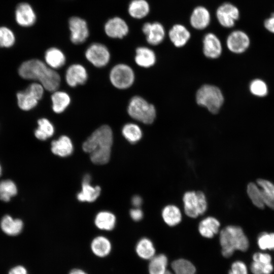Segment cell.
Returning a JSON list of instances; mask_svg holds the SVG:
<instances>
[{
  "mask_svg": "<svg viewBox=\"0 0 274 274\" xmlns=\"http://www.w3.org/2000/svg\"><path fill=\"white\" fill-rule=\"evenodd\" d=\"M219 221L214 217H208L199 223L198 230L200 234L206 238H212L219 231Z\"/></svg>",
  "mask_w": 274,
  "mask_h": 274,
  "instance_id": "obj_22",
  "label": "cell"
},
{
  "mask_svg": "<svg viewBox=\"0 0 274 274\" xmlns=\"http://www.w3.org/2000/svg\"><path fill=\"white\" fill-rule=\"evenodd\" d=\"M251 93L258 97H263L268 93V88L266 83L260 79L253 80L249 86Z\"/></svg>",
  "mask_w": 274,
  "mask_h": 274,
  "instance_id": "obj_41",
  "label": "cell"
},
{
  "mask_svg": "<svg viewBox=\"0 0 274 274\" xmlns=\"http://www.w3.org/2000/svg\"><path fill=\"white\" fill-rule=\"evenodd\" d=\"M110 80L112 85L120 89L130 87L134 81V74L128 65L118 64L114 66L110 73Z\"/></svg>",
  "mask_w": 274,
  "mask_h": 274,
  "instance_id": "obj_7",
  "label": "cell"
},
{
  "mask_svg": "<svg viewBox=\"0 0 274 274\" xmlns=\"http://www.w3.org/2000/svg\"><path fill=\"white\" fill-rule=\"evenodd\" d=\"M143 202L142 198L139 195L133 196L131 199V203L135 208H139L141 207Z\"/></svg>",
  "mask_w": 274,
  "mask_h": 274,
  "instance_id": "obj_48",
  "label": "cell"
},
{
  "mask_svg": "<svg viewBox=\"0 0 274 274\" xmlns=\"http://www.w3.org/2000/svg\"><path fill=\"white\" fill-rule=\"evenodd\" d=\"M47 64L52 68L57 69L65 63V57L63 53L56 48L48 49L45 54Z\"/></svg>",
  "mask_w": 274,
  "mask_h": 274,
  "instance_id": "obj_23",
  "label": "cell"
},
{
  "mask_svg": "<svg viewBox=\"0 0 274 274\" xmlns=\"http://www.w3.org/2000/svg\"><path fill=\"white\" fill-rule=\"evenodd\" d=\"M87 59L97 67L106 66L110 59L108 48L103 44L93 43L90 45L85 52Z\"/></svg>",
  "mask_w": 274,
  "mask_h": 274,
  "instance_id": "obj_9",
  "label": "cell"
},
{
  "mask_svg": "<svg viewBox=\"0 0 274 274\" xmlns=\"http://www.w3.org/2000/svg\"><path fill=\"white\" fill-rule=\"evenodd\" d=\"M1 174H2V168L0 165V176L1 175Z\"/></svg>",
  "mask_w": 274,
  "mask_h": 274,
  "instance_id": "obj_51",
  "label": "cell"
},
{
  "mask_svg": "<svg viewBox=\"0 0 274 274\" xmlns=\"http://www.w3.org/2000/svg\"><path fill=\"white\" fill-rule=\"evenodd\" d=\"M211 22V15L204 7L199 6L195 7L190 16L191 25L196 29L202 30L207 28Z\"/></svg>",
  "mask_w": 274,
  "mask_h": 274,
  "instance_id": "obj_18",
  "label": "cell"
},
{
  "mask_svg": "<svg viewBox=\"0 0 274 274\" xmlns=\"http://www.w3.org/2000/svg\"><path fill=\"white\" fill-rule=\"evenodd\" d=\"M257 245L263 251L274 250V233H261L257 238Z\"/></svg>",
  "mask_w": 274,
  "mask_h": 274,
  "instance_id": "obj_40",
  "label": "cell"
},
{
  "mask_svg": "<svg viewBox=\"0 0 274 274\" xmlns=\"http://www.w3.org/2000/svg\"><path fill=\"white\" fill-rule=\"evenodd\" d=\"M44 93V87L39 83L31 84L23 92L17 94L18 105L20 109L24 111L34 108L41 99Z\"/></svg>",
  "mask_w": 274,
  "mask_h": 274,
  "instance_id": "obj_8",
  "label": "cell"
},
{
  "mask_svg": "<svg viewBox=\"0 0 274 274\" xmlns=\"http://www.w3.org/2000/svg\"><path fill=\"white\" fill-rule=\"evenodd\" d=\"M94 223L96 227L100 229L111 230L115 227L116 217L110 212H100L96 215Z\"/></svg>",
  "mask_w": 274,
  "mask_h": 274,
  "instance_id": "obj_29",
  "label": "cell"
},
{
  "mask_svg": "<svg viewBox=\"0 0 274 274\" xmlns=\"http://www.w3.org/2000/svg\"><path fill=\"white\" fill-rule=\"evenodd\" d=\"M162 217L165 223L169 226H174L182 220L181 211L175 205L165 206L162 211Z\"/></svg>",
  "mask_w": 274,
  "mask_h": 274,
  "instance_id": "obj_27",
  "label": "cell"
},
{
  "mask_svg": "<svg viewBox=\"0 0 274 274\" xmlns=\"http://www.w3.org/2000/svg\"><path fill=\"white\" fill-rule=\"evenodd\" d=\"M127 112L132 119L145 124H152L156 116L154 106L139 96H134L131 98Z\"/></svg>",
  "mask_w": 274,
  "mask_h": 274,
  "instance_id": "obj_5",
  "label": "cell"
},
{
  "mask_svg": "<svg viewBox=\"0 0 274 274\" xmlns=\"http://www.w3.org/2000/svg\"><path fill=\"white\" fill-rule=\"evenodd\" d=\"M173 272L171 274H195L196 269L194 265L189 260L179 259L171 264Z\"/></svg>",
  "mask_w": 274,
  "mask_h": 274,
  "instance_id": "obj_36",
  "label": "cell"
},
{
  "mask_svg": "<svg viewBox=\"0 0 274 274\" xmlns=\"http://www.w3.org/2000/svg\"><path fill=\"white\" fill-rule=\"evenodd\" d=\"M222 254L225 257L231 256L235 250L247 251L249 242L242 228L229 225L223 229L220 233Z\"/></svg>",
  "mask_w": 274,
  "mask_h": 274,
  "instance_id": "obj_3",
  "label": "cell"
},
{
  "mask_svg": "<svg viewBox=\"0 0 274 274\" xmlns=\"http://www.w3.org/2000/svg\"><path fill=\"white\" fill-rule=\"evenodd\" d=\"M131 218L135 221H139L143 217V211L139 208H135L130 211Z\"/></svg>",
  "mask_w": 274,
  "mask_h": 274,
  "instance_id": "obj_45",
  "label": "cell"
},
{
  "mask_svg": "<svg viewBox=\"0 0 274 274\" xmlns=\"http://www.w3.org/2000/svg\"><path fill=\"white\" fill-rule=\"evenodd\" d=\"M69 274H87L86 272L82 269L75 268L72 269Z\"/></svg>",
  "mask_w": 274,
  "mask_h": 274,
  "instance_id": "obj_49",
  "label": "cell"
},
{
  "mask_svg": "<svg viewBox=\"0 0 274 274\" xmlns=\"http://www.w3.org/2000/svg\"><path fill=\"white\" fill-rule=\"evenodd\" d=\"M149 12L150 6L146 0H133L128 7L129 14L136 19H142L146 17Z\"/></svg>",
  "mask_w": 274,
  "mask_h": 274,
  "instance_id": "obj_28",
  "label": "cell"
},
{
  "mask_svg": "<svg viewBox=\"0 0 274 274\" xmlns=\"http://www.w3.org/2000/svg\"><path fill=\"white\" fill-rule=\"evenodd\" d=\"M273 270L272 263L263 264L253 261L250 266V270L253 274H271Z\"/></svg>",
  "mask_w": 274,
  "mask_h": 274,
  "instance_id": "obj_42",
  "label": "cell"
},
{
  "mask_svg": "<svg viewBox=\"0 0 274 274\" xmlns=\"http://www.w3.org/2000/svg\"><path fill=\"white\" fill-rule=\"evenodd\" d=\"M228 274H248L247 266L242 261H235L232 263Z\"/></svg>",
  "mask_w": 274,
  "mask_h": 274,
  "instance_id": "obj_43",
  "label": "cell"
},
{
  "mask_svg": "<svg viewBox=\"0 0 274 274\" xmlns=\"http://www.w3.org/2000/svg\"><path fill=\"white\" fill-rule=\"evenodd\" d=\"M88 78L85 68L79 64H74L70 66L65 73V80L67 84L74 87L78 85L84 84Z\"/></svg>",
  "mask_w": 274,
  "mask_h": 274,
  "instance_id": "obj_17",
  "label": "cell"
},
{
  "mask_svg": "<svg viewBox=\"0 0 274 274\" xmlns=\"http://www.w3.org/2000/svg\"><path fill=\"white\" fill-rule=\"evenodd\" d=\"M224 101L221 90L218 87L204 84L201 86L196 93V101L199 106L203 107L212 114H217Z\"/></svg>",
  "mask_w": 274,
  "mask_h": 274,
  "instance_id": "obj_4",
  "label": "cell"
},
{
  "mask_svg": "<svg viewBox=\"0 0 274 274\" xmlns=\"http://www.w3.org/2000/svg\"><path fill=\"white\" fill-rule=\"evenodd\" d=\"M52 109L56 113H61L68 106L71 102L69 95L63 91H55L51 95Z\"/></svg>",
  "mask_w": 274,
  "mask_h": 274,
  "instance_id": "obj_32",
  "label": "cell"
},
{
  "mask_svg": "<svg viewBox=\"0 0 274 274\" xmlns=\"http://www.w3.org/2000/svg\"><path fill=\"white\" fill-rule=\"evenodd\" d=\"M105 31L112 38L122 39L128 32V27L122 18L115 17L109 19L105 25Z\"/></svg>",
  "mask_w": 274,
  "mask_h": 274,
  "instance_id": "obj_16",
  "label": "cell"
},
{
  "mask_svg": "<svg viewBox=\"0 0 274 274\" xmlns=\"http://www.w3.org/2000/svg\"><path fill=\"white\" fill-rule=\"evenodd\" d=\"M1 227L7 234L16 235L21 232L23 228V222L20 219H14L9 215H6L1 220Z\"/></svg>",
  "mask_w": 274,
  "mask_h": 274,
  "instance_id": "obj_25",
  "label": "cell"
},
{
  "mask_svg": "<svg viewBox=\"0 0 274 274\" xmlns=\"http://www.w3.org/2000/svg\"><path fill=\"white\" fill-rule=\"evenodd\" d=\"M135 61L140 66L150 67L156 62V57L155 52L146 47H138L136 49Z\"/></svg>",
  "mask_w": 274,
  "mask_h": 274,
  "instance_id": "obj_21",
  "label": "cell"
},
{
  "mask_svg": "<svg viewBox=\"0 0 274 274\" xmlns=\"http://www.w3.org/2000/svg\"><path fill=\"white\" fill-rule=\"evenodd\" d=\"M184 212L188 217L195 218L202 215L207 209L204 194L200 191L186 192L183 198Z\"/></svg>",
  "mask_w": 274,
  "mask_h": 274,
  "instance_id": "obj_6",
  "label": "cell"
},
{
  "mask_svg": "<svg viewBox=\"0 0 274 274\" xmlns=\"http://www.w3.org/2000/svg\"><path fill=\"white\" fill-rule=\"evenodd\" d=\"M99 186H92L90 183L82 182V190L77 194V198L80 201L91 202L95 201L100 193Z\"/></svg>",
  "mask_w": 274,
  "mask_h": 274,
  "instance_id": "obj_31",
  "label": "cell"
},
{
  "mask_svg": "<svg viewBox=\"0 0 274 274\" xmlns=\"http://www.w3.org/2000/svg\"><path fill=\"white\" fill-rule=\"evenodd\" d=\"M135 251L138 255L143 259L150 260L155 256V249L152 241L142 238L137 243Z\"/></svg>",
  "mask_w": 274,
  "mask_h": 274,
  "instance_id": "obj_30",
  "label": "cell"
},
{
  "mask_svg": "<svg viewBox=\"0 0 274 274\" xmlns=\"http://www.w3.org/2000/svg\"><path fill=\"white\" fill-rule=\"evenodd\" d=\"M15 41V33L10 28L6 26H0V47H11Z\"/></svg>",
  "mask_w": 274,
  "mask_h": 274,
  "instance_id": "obj_39",
  "label": "cell"
},
{
  "mask_svg": "<svg viewBox=\"0 0 274 274\" xmlns=\"http://www.w3.org/2000/svg\"><path fill=\"white\" fill-rule=\"evenodd\" d=\"M71 40L75 44L84 43L89 36L86 21L78 17H72L69 20Z\"/></svg>",
  "mask_w": 274,
  "mask_h": 274,
  "instance_id": "obj_13",
  "label": "cell"
},
{
  "mask_svg": "<svg viewBox=\"0 0 274 274\" xmlns=\"http://www.w3.org/2000/svg\"><path fill=\"white\" fill-rule=\"evenodd\" d=\"M218 21L225 28L233 27L239 17V11L234 5L225 3L221 5L216 12Z\"/></svg>",
  "mask_w": 274,
  "mask_h": 274,
  "instance_id": "obj_10",
  "label": "cell"
},
{
  "mask_svg": "<svg viewBox=\"0 0 274 274\" xmlns=\"http://www.w3.org/2000/svg\"><path fill=\"white\" fill-rule=\"evenodd\" d=\"M257 184L261 189L265 206L274 210V184L263 179H259Z\"/></svg>",
  "mask_w": 274,
  "mask_h": 274,
  "instance_id": "obj_24",
  "label": "cell"
},
{
  "mask_svg": "<svg viewBox=\"0 0 274 274\" xmlns=\"http://www.w3.org/2000/svg\"><path fill=\"white\" fill-rule=\"evenodd\" d=\"M91 177L89 175L86 174L83 177V183H90Z\"/></svg>",
  "mask_w": 274,
  "mask_h": 274,
  "instance_id": "obj_50",
  "label": "cell"
},
{
  "mask_svg": "<svg viewBox=\"0 0 274 274\" xmlns=\"http://www.w3.org/2000/svg\"><path fill=\"white\" fill-rule=\"evenodd\" d=\"M113 142V132L107 125L96 129L83 143L84 152L90 153L91 161L96 164H105L110 158Z\"/></svg>",
  "mask_w": 274,
  "mask_h": 274,
  "instance_id": "obj_1",
  "label": "cell"
},
{
  "mask_svg": "<svg viewBox=\"0 0 274 274\" xmlns=\"http://www.w3.org/2000/svg\"><path fill=\"white\" fill-rule=\"evenodd\" d=\"M168 37L174 44L178 48L185 46L191 37V34L188 29L183 25L175 24L168 31Z\"/></svg>",
  "mask_w": 274,
  "mask_h": 274,
  "instance_id": "obj_19",
  "label": "cell"
},
{
  "mask_svg": "<svg viewBox=\"0 0 274 274\" xmlns=\"http://www.w3.org/2000/svg\"><path fill=\"white\" fill-rule=\"evenodd\" d=\"M264 26L269 31L274 33V13L264 21Z\"/></svg>",
  "mask_w": 274,
  "mask_h": 274,
  "instance_id": "obj_46",
  "label": "cell"
},
{
  "mask_svg": "<svg viewBox=\"0 0 274 274\" xmlns=\"http://www.w3.org/2000/svg\"><path fill=\"white\" fill-rule=\"evenodd\" d=\"M203 53L206 57L211 59H216L220 56L222 52L221 42L214 33H207L203 39Z\"/></svg>",
  "mask_w": 274,
  "mask_h": 274,
  "instance_id": "obj_15",
  "label": "cell"
},
{
  "mask_svg": "<svg viewBox=\"0 0 274 274\" xmlns=\"http://www.w3.org/2000/svg\"><path fill=\"white\" fill-rule=\"evenodd\" d=\"M168 259L166 255L160 254L150 259L148 270L149 274H164L166 271Z\"/></svg>",
  "mask_w": 274,
  "mask_h": 274,
  "instance_id": "obj_33",
  "label": "cell"
},
{
  "mask_svg": "<svg viewBox=\"0 0 274 274\" xmlns=\"http://www.w3.org/2000/svg\"><path fill=\"white\" fill-rule=\"evenodd\" d=\"M8 274H28L26 269L22 265H17L12 268Z\"/></svg>",
  "mask_w": 274,
  "mask_h": 274,
  "instance_id": "obj_47",
  "label": "cell"
},
{
  "mask_svg": "<svg viewBox=\"0 0 274 274\" xmlns=\"http://www.w3.org/2000/svg\"><path fill=\"white\" fill-rule=\"evenodd\" d=\"M111 244L105 236H98L93 239L91 244V249L96 256L105 257L109 254L111 250Z\"/></svg>",
  "mask_w": 274,
  "mask_h": 274,
  "instance_id": "obj_26",
  "label": "cell"
},
{
  "mask_svg": "<svg viewBox=\"0 0 274 274\" xmlns=\"http://www.w3.org/2000/svg\"><path fill=\"white\" fill-rule=\"evenodd\" d=\"M252 259L254 261L258 262L263 264L272 263V257L271 255L265 252H256L252 256Z\"/></svg>",
  "mask_w": 274,
  "mask_h": 274,
  "instance_id": "obj_44",
  "label": "cell"
},
{
  "mask_svg": "<svg viewBox=\"0 0 274 274\" xmlns=\"http://www.w3.org/2000/svg\"><path fill=\"white\" fill-rule=\"evenodd\" d=\"M15 20L17 24L22 27H29L37 21V15L32 6L26 2L18 4L14 12Z\"/></svg>",
  "mask_w": 274,
  "mask_h": 274,
  "instance_id": "obj_11",
  "label": "cell"
},
{
  "mask_svg": "<svg viewBox=\"0 0 274 274\" xmlns=\"http://www.w3.org/2000/svg\"><path fill=\"white\" fill-rule=\"evenodd\" d=\"M247 192L252 203L259 209H263L265 204L262 192L257 184L250 183L247 186Z\"/></svg>",
  "mask_w": 274,
  "mask_h": 274,
  "instance_id": "obj_37",
  "label": "cell"
},
{
  "mask_svg": "<svg viewBox=\"0 0 274 274\" xmlns=\"http://www.w3.org/2000/svg\"><path fill=\"white\" fill-rule=\"evenodd\" d=\"M38 124V128L35 131V135L38 139L45 141L53 135L54 126L47 119H39Z\"/></svg>",
  "mask_w": 274,
  "mask_h": 274,
  "instance_id": "obj_34",
  "label": "cell"
},
{
  "mask_svg": "<svg viewBox=\"0 0 274 274\" xmlns=\"http://www.w3.org/2000/svg\"><path fill=\"white\" fill-rule=\"evenodd\" d=\"M18 72L24 79L39 81L48 91H55L59 87V75L41 60L33 59L24 62Z\"/></svg>",
  "mask_w": 274,
  "mask_h": 274,
  "instance_id": "obj_2",
  "label": "cell"
},
{
  "mask_svg": "<svg viewBox=\"0 0 274 274\" xmlns=\"http://www.w3.org/2000/svg\"><path fill=\"white\" fill-rule=\"evenodd\" d=\"M17 192V187L11 180H7L0 182V199L9 201Z\"/></svg>",
  "mask_w": 274,
  "mask_h": 274,
  "instance_id": "obj_38",
  "label": "cell"
},
{
  "mask_svg": "<svg viewBox=\"0 0 274 274\" xmlns=\"http://www.w3.org/2000/svg\"><path fill=\"white\" fill-rule=\"evenodd\" d=\"M124 137L130 143L139 142L142 137V131L136 124L129 123L124 125L122 129Z\"/></svg>",
  "mask_w": 274,
  "mask_h": 274,
  "instance_id": "obj_35",
  "label": "cell"
},
{
  "mask_svg": "<svg viewBox=\"0 0 274 274\" xmlns=\"http://www.w3.org/2000/svg\"><path fill=\"white\" fill-rule=\"evenodd\" d=\"M51 149L55 155L64 157L72 154L74 148L70 138L62 135L58 140L52 142Z\"/></svg>",
  "mask_w": 274,
  "mask_h": 274,
  "instance_id": "obj_20",
  "label": "cell"
},
{
  "mask_svg": "<svg viewBox=\"0 0 274 274\" xmlns=\"http://www.w3.org/2000/svg\"><path fill=\"white\" fill-rule=\"evenodd\" d=\"M250 39L245 32L236 30L232 31L226 39V46L232 53L239 54L244 52L249 47Z\"/></svg>",
  "mask_w": 274,
  "mask_h": 274,
  "instance_id": "obj_12",
  "label": "cell"
},
{
  "mask_svg": "<svg viewBox=\"0 0 274 274\" xmlns=\"http://www.w3.org/2000/svg\"><path fill=\"white\" fill-rule=\"evenodd\" d=\"M142 30L146 37L147 42L153 46L161 43L165 36L164 27L162 24L158 22L145 23Z\"/></svg>",
  "mask_w": 274,
  "mask_h": 274,
  "instance_id": "obj_14",
  "label": "cell"
}]
</instances>
